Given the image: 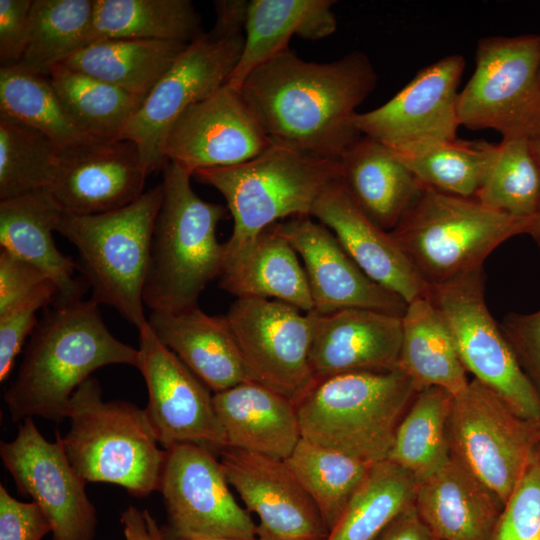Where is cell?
Segmentation results:
<instances>
[{"label":"cell","instance_id":"cell-18","mask_svg":"<svg viewBox=\"0 0 540 540\" xmlns=\"http://www.w3.org/2000/svg\"><path fill=\"white\" fill-rule=\"evenodd\" d=\"M271 144L240 90L226 84L181 114L168 134L164 156L193 175L241 164Z\"/></svg>","mask_w":540,"mask_h":540},{"label":"cell","instance_id":"cell-33","mask_svg":"<svg viewBox=\"0 0 540 540\" xmlns=\"http://www.w3.org/2000/svg\"><path fill=\"white\" fill-rule=\"evenodd\" d=\"M203 35L201 17L189 0H94L89 43L101 39L191 43Z\"/></svg>","mask_w":540,"mask_h":540},{"label":"cell","instance_id":"cell-17","mask_svg":"<svg viewBox=\"0 0 540 540\" xmlns=\"http://www.w3.org/2000/svg\"><path fill=\"white\" fill-rule=\"evenodd\" d=\"M139 364L147 387L145 410L163 449L195 443L220 451L227 446L211 390L165 346L149 323L139 330Z\"/></svg>","mask_w":540,"mask_h":540},{"label":"cell","instance_id":"cell-1","mask_svg":"<svg viewBox=\"0 0 540 540\" xmlns=\"http://www.w3.org/2000/svg\"><path fill=\"white\" fill-rule=\"evenodd\" d=\"M376 84L363 52L319 63L288 48L253 70L239 90L272 143L339 160L361 136L356 108Z\"/></svg>","mask_w":540,"mask_h":540},{"label":"cell","instance_id":"cell-50","mask_svg":"<svg viewBox=\"0 0 540 540\" xmlns=\"http://www.w3.org/2000/svg\"><path fill=\"white\" fill-rule=\"evenodd\" d=\"M375 540H435L415 504L394 519Z\"/></svg>","mask_w":540,"mask_h":540},{"label":"cell","instance_id":"cell-47","mask_svg":"<svg viewBox=\"0 0 540 540\" xmlns=\"http://www.w3.org/2000/svg\"><path fill=\"white\" fill-rule=\"evenodd\" d=\"M31 0H0L1 67L17 66L29 39Z\"/></svg>","mask_w":540,"mask_h":540},{"label":"cell","instance_id":"cell-8","mask_svg":"<svg viewBox=\"0 0 540 540\" xmlns=\"http://www.w3.org/2000/svg\"><path fill=\"white\" fill-rule=\"evenodd\" d=\"M162 187L131 204L95 215L62 214L56 232L79 253L81 270L96 303L116 309L138 330L148 323L143 290Z\"/></svg>","mask_w":540,"mask_h":540},{"label":"cell","instance_id":"cell-39","mask_svg":"<svg viewBox=\"0 0 540 540\" xmlns=\"http://www.w3.org/2000/svg\"><path fill=\"white\" fill-rule=\"evenodd\" d=\"M475 199L516 218H534L540 207V161L529 138H502Z\"/></svg>","mask_w":540,"mask_h":540},{"label":"cell","instance_id":"cell-28","mask_svg":"<svg viewBox=\"0 0 540 540\" xmlns=\"http://www.w3.org/2000/svg\"><path fill=\"white\" fill-rule=\"evenodd\" d=\"M339 161L342 183L352 200L388 232L398 225L424 188L389 148L363 135Z\"/></svg>","mask_w":540,"mask_h":540},{"label":"cell","instance_id":"cell-34","mask_svg":"<svg viewBox=\"0 0 540 540\" xmlns=\"http://www.w3.org/2000/svg\"><path fill=\"white\" fill-rule=\"evenodd\" d=\"M418 483L388 459L372 464L326 540H375L414 504Z\"/></svg>","mask_w":540,"mask_h":540},{"label":"cell","instance_id":"cell-26","mask_svg":"<svg viewBox=\"0 0 540 540\" xmlns=\"http://www.w3.org/2000/svg\"><path fill=\"white\" fill-rule=\"evenodd\" d=\"M226 447L285 460L301 439L295 402L248 380L213 393Z\"/></svg>","mask_w":540,"mask_h":540},{"label":"cell","instance_id":"cell-52","mask_svg":"<svg viewBox=\"0 0 540 540\" xmlns=\"http://www.w3.org/2000/svg\"><path fill=\"white\" fill-rule=\"evenodd\" d=\"M172 540H260V539L258 537L237 538V537H225V536H184V537H174Z\"/></svg>","mask_w":540,"mask_h":540},{"label":"cell","instance_id":"cell-16","mask_svg":"<svg viewBox=\"0 0 540 540\" xmlns=\"http://www.w3.org/2000/svg\"><path fill=\"white\" fill-rule=\"evenodd\" d=\"M159 491L174 537H257V524L237 503L207 446L181 443L166 449Z\"/></svg>","mask_w":540,"mask_h":540},{"label":"cell","instance_id":"cell-42","mask_svg":"<svg viewBox=\"0 0 540 540\" xmlns=\"http://www.w3.org/2000/svg\"><path fill=\"white\" fill-rule=\"evenodd\" d=\"M495 149L486 141L455 138L413 153H393L423 186L475 198Z\"/></svg>","mask_w":540,"mask_h":540},{"label":"cell","instance_id":"cell-53","mask_svg":"<svg viewBox=\"0 0 540 540\" xmlns=\"http://www.w3.org/2000/svg\"><path fill=\"white\" fill-rule=\"evenodd\" d=\"M529 235L532 236L536 244L538 245L540 249V207L538 209L537 214L535 215L533 219L532 226L529 230Z\"/></svg>","mask_w":540,"mask_h":540},{"label":"cell","instance_id":"cell-32","mask_svg":"<svg viewBox=\"0 0 540 540\" xmlns=\"http://www.w3.org/2000/svg\"><path fill=\"white\" fill-rule=\"evenodd\" d=\"M188 44L146 39H101L82 47L62 64L143 101Z\"/></svg>","mask_w":540,"mask_h":540},{"label":"cell","instance_id":"cell-51","mask_svg":"<svg viewBox=\"0 0 540 540\" xmlns=\"http://www.w3.org/2000/svg\"><path fill=\"white\" fill-rule=\"evenodd\" d=\"M123 540H166L157 522L147 510L130 506L121 513Z\"/></svg>","mask_w":540,"mask_h":540},{"label":"cell","instance_id":"cell-40","mask_svg":"<svg viewBox=\"0 0 540 540\" xmlns=\"http://www.w3.org/2000/svg\"><path fill=\"white\" fill-rule=\"evenodd\" d=\"M0 112L45 134L61 148L95 141L74 123L48 76L0 69Z\"/></svg>","mask_w":540,"mask_h":540},{"label":"cell","instance_id":"cell-10","mask_svg":"<svg viewBox=\"0 0 540 540\" xmlns=\"http://www.w3.org/2000/svg\"><path fill=\"white\" fill-rule=\"evenodd\" d=\"M451 455L504 504L540 447V425L519 417L473 378L453 397L448 419Z\"/></svg>","mask_w":540,"mask_h":540},{"label":"cell","instance_id":"cell-35","mask_svg":"<svg viewBox=\"0 0 540 540\" xmlns=\"http://www.w3.org/2000/svg\"><path fill=\"white\" fill-rule=\"evenodd\" d=\"M453 395L439 387L419 390L402 417L388 460L423 481L451 457L448 419Z\"/></svg>","mask_w":540,"mask_h":540},{"label":"cell","instance_id":"cell-45","mask_svg":"<svg viewBox=\"0 0 540 540\" xmlns=\"http://www.w3.org/2000/svg\"><path fill=\"white\" fill-rule=\"evenodd\" d=\"M499 325L540 395V310L530 314L509 313Z\"/></svg>","mask_w":540,"mask_h":540},{"label":"cell","instance_id":"cell-25","mask_svg":"<svg viewBox=\"0 0 540 540\" xmlns=\"http://www.w3.org/2000/svg\"><path fill=\"white\" fill-rule=\"evenodd\" d=\"M414 504L435 540H490L504 505L453 455L418 483Z\"/></svg>","mask_w":540,"mask_h":540},{"label":"cell","instance_id":"cell-14","mask_svg":"<svg viewBox=\"0 0 540 540\" xmlns=\"http://www.w3.org/2000/svg\"><path fill=\"white\" fill-rule=\"evenodd\" d=\"M465 59L452 54L420 69L383 105L357 113L354 126L395 154H408L457 138L459 85Z\"/></svg>","mask_w":540,"mask_h":540},{"label":"cell","instance_id":"cell-15","mask_svg":"<svg viewBox=\"0 0 540 540\" xmlns=\"http://www.w3.org/2000/svg\"><path fill=\"white\" fill-rule=\"evenodd\" d=\"M0 457L19 492L29 495L51 525L52 540H94L97 517L86 482L72 467L57 433L42 436L33 418L20 422L16 437L1 441Z\"/></svg>","mask_w":540,"mask_h":540},{"label":"cell","instance_id":"cell-23","mask_svg":"<svg viewBox=\"0 0 540 540\" xmlns=\"http://www.w3.org/2000/svg\"><path fill=\"white\" fill-rule=\"evenodd\" d=\"M311 217L332 231L351 259L373 281L407 304L427 297L430 286L392 234L376 225L356 205L342 179L319 197Z\"/></svg>","mask_w":540,"mask_h":540},{"label":"cell","instance_id":"cell-30","mask_svg":"<svg viewBox=\"0 0 540 540\" xmlns=\"http://www.w3.org/2000/svg\"><path fill=\"white\" fill-rule=\"evenodd\" d=\"M332 0H250L244 45L227 85L240 89L257 67L284 50L293 36L319 40L333 34L337 20Z\"/></svg>","mask_w":540,"mask_h":540},{"label":"cell","instance_id":"cell-54","mask_svg":"<svg viewBox=\"0 0 540 540\" xmlns=\"http://www.w3.org/2000/svg\"><path fill=\"white\" fill-rule=\"evenodd\" d=\"M533 150L540 161V133L533 139H531Z\"/></svg>","mask_w":540,"mask_h":540},{"label":"cell","instance_id":"cell-37","mask_svg":"<svg viewBox=\"0 0 540 540\" xmlns=\"http://www.w3.org/2000/svg\"><path fill=\"white\" fill-rule=\"evenodd\" d=\"M48 77L74 123L96 140L118 139L142 103L126 91L62 63Z\"/></svg>","mask_w":540,"mask_h":540},{"label":"cell","instance_id":"cell-24","mask_svg":"<svg viewBox=\"0 0 540 540\" xmlns=\"http://www.w3.org/2000/svg\"><path fill=\"white\" fill-rule=\"evenodd\" d=\"M219 285L236 298L275 299L313 311L304 267L278 223L238 246L225 245Z\"/></svg>","mask_w":540,"mask_h":540},{"label":"cell","instance_id":"cell-36","mask_svg":"<svg viewBox=\"0 0 540 540\" xmlns=\"http://www.w3.org/2000/svg\"><path fill=\"white\" fill-rule=\"evenodd\" d=\"M93 15L94 0H33L28 45L17 67L48 76L89 43Z\"/></svg>","mask_w":540,"mask_h":540},{"label":"cell","instance_id":"cell-9","mask_svg":"<svg viewBox=\"0 0 540 540\" xmlns=\"http://www.w3.org/2000/svg\"><path fill=\"white\" fill-rule=\"evenodd\" d=\"M475 70L458 97L460 126L493 129L502 138L540 133V35L478 41Z\"/></svg>","mask_w":540,"mask_h":540},{"label":"cell","instance_id":"cell-49","mask_svg":"<svg viewBox=\"0 0 540 540\" xmlns=\"http://www.w3.org/2000/svg\"><path fill=\"white\" fill-rule=\"evenodd\" d=\"M249 1L219 0L214 2L216 21L208 34L213 39H223L244 34Z\"/></svg>","mask_w":540,"mask_h":540},{"label":"cell","instance_id":"cell-48","mask_svg":"<svg viewBox=\"0 0 540 540\" xmlns=\"http://www.w3.org/2000/svg\"><path fill=\"white\" fill-rule=\"evenodd\" d=\"M46 281L51 280L41 269L1 249L0 313L26 297Z\"/></svg>","mask_w":540,"mask_h":540},{"label":"cell","instance_id":"cell-41","mask_svg":"<svg viewBox=\"0 0 540 540\" xmlns=\"http://www.w3.org/2000/svg\"><path fill=\"white\" fill-rule=\"evenodd\" d=\"M60 150L42 132L0 112V199L47 190Z\"/></svg>","mask_w":540,"mask_h":540},{"label":"cell","instance_id":"cell-5","mask_svg":"<svg viewBox=\"0 0 540 540\" xmlns=\"http://www.w3.org/2000/svg\"><path fill=\"white\" fill-rule=\"evenodd\" d=\"M71 426L62 437L66 455L87 482L118 485L135 497L159 491L166 450L145 410L122 400L104 401L90 376L71 397Z\"/></svg>","mask_w":540,"mask_h":540},{"label":"cell","instance_id":"cell-21","mask_svg":"<svg viewBox=\"0 0 540 540\" xmlns=\"http://www.w3.org/2000/svg\"><path fill=\"white\" fill-rule=\"evenodd\" d=\"M278 224L302 259L314 312L361 308L403 317L407 303L369 278L326 226L311 216Z\"/></svg>","mask_w":540,"mask_h":540},{"label":"cell","instance_id":"cell-19","mask_svg":"<svg viewBox=\"0 0 540 540\" xmlns=\"http://www.w3.org/2000/svg\"><path fill=\"white\" fill-rule=\"evenodd\" d=\"M219 455L229 485L258 518L260 540H326L317 506L284 460L230 447Z\"/></svg>","mask_w":540,"mask_h":540},{"label":"cell","instance_id":"cell-12","mask_svg":"<svg viewBox=\"0 0 540 540\" xmlns=\"http://www.w3.org/2000/svg\"><path fill=\"white\" fill-rule=\"evenodd\" d=\"M243 45L244 34L223 39L204 34L189 43L132 114L118 139L135 144L148 174L168 163L165 143L181 114L227 84Z\"/></svg>","mask_w":540,"mask_h":540},{"label":"cell","instance_id":"cell-20","mask_svg":"<svg viewBox=\"0 0 540 540\" xmlns=\"http://www.w3.org/2000/svg\"><path fill=\"white\" fill-rule=\"evenodd\" d=\"M148 175L133 142L95 140L61 148L47 191L64 214L95 215L137 200Z\"/></svg>","mask_w":540,"mask_h":540},{"label":"cell","instance_id":"cell-11","mask_svg":"<svg viewBox=\"0 0 540 540\" xmlns=\"http://www.w3.org/2000/svg\"><path fill=\"white\" fill-rule=\"evenodd\" d=\"M427 298L447 322L466 371L519 417L540 425V395L488 310L483 270L430 286Z\"/></svg>","mask_w":540,"mask_h":540},{"label":"cell","instance_id":"cell-7","mask_svg":"<svg viewBox=\"0 0 540 540\" xmlns=\"http://www.w3.org/2000/svg\"><path fill=\"white\" fill-rule=\"evenodd\" d=\"M192 177L223 195L233 218L225 245L235 247L279 220L311 216L319 197L341 180V165L272 143L251 160L198 170Z\"/></svg>","mask_w":540,"mask_h":540},{"label":"cell","instance_id":"cell-43","mask_svg":"<svg viewBox=\"0 0 540 540\" xmlns=\"http://www.w3.org/2000/svg\"><path fill=\"white\" fill-rule=\"evenodd\" d=\"M490 540H540L538 453L504 503Z\"/></svg>","mask_w":540,"mask_h":540},{"label":"cell","instance_id":"cell-55","mask_svg":"<svg viewBox=\"0 0 540 540\" xmlns=\"http://www.w3.org/2000/svg\"><path fill=\"white\" fill-rule=\"evenodd\" d=\"M538 459H539V462H540V447L538 449Z\"/></svg>","mask_w":540,"mask_h":540},{"label":"cell","instance_id":"cell-31","mask_svg":"<svg viewBox=\"0 0 540 540\" xmlns=\"http://www.w3.org/2000/svg\"><path fill=\"white\" fill-rule=\"evenodd\" d=\"M398 369L412 379L417 391L439 387L455 396L469 383L452 332L427 297L407 304Z\"/></svg>","mask_w":540,"mask_h":540},{"label":"cell","instance_id":"cell-38","mask_svg":"<svg viewBox=\"0 0 540 540\" xmlns=\"http://www.w3.org/2000/svg\"><path fill=\"white\" fill-rule=\"evenodd\" d=\"M284 461L317 506L329 531L372 465L303 438Z\"/></svg>","mask_w":540,"mask_h":540},{"label":"cell","instance_id":"cell-22","mask_svg":"<svg viewBox=\"0 0 540 540\" xmlns=\"http://www.w3.org/2000/svg\"><path fill=\"white\" fill-rule=\"evenodd\" d=\"M311 315L309 362L315 379L398 369L402 317L361 308Z\"/></svg>","mask_w":540,"mask_h":540},{"label":"cell","instance_id":"cell-3","mask_svg":"<svg viewBox=\"0 0 540 540\" xmlns=\"http://www.w3.org/2000/svg\"><path fill=\"white\" fill-rule=\"evenodd\" d=\"M191 177L172 162L163 168L162 201L143 290L144 304L151 311L196 307L201 292L222 269L225 244L218 241L216 231L227 208L201 199Z\"/></svg>","mask_w":540,"mask_h":540},{"label":"cell","instance_id":"cell-4","mask_svg":"<svg viewBox=\"0 0 540 540\" xmlns=\"http://www.w3.org/2000/svg\"><path fill=\"white\" fill-rule=\"evenodd\" d=\"M417 392L400 369L314 379L295 402L301 438L369 464L386 460Z\"/></svg>","mask_w":540,"mask_h":540},{"label":"cell","instance_id":"cell-27","mask_svg":"<svg viewBox=\"0 0 540 540\" xmlns=\"http://www.w3.org/2000/svg\"><path fill=\"white\" fill-rule=\"evenodd\" d=\"M148 323L213 393L250 380L225 316L208 315L196 306L180 312L151 311Z\"/></svg>","mask_w":540,"mask_h":540},{"label":"cell","instance_id":"cell-6","mask_svg":"<svg viewBox=\"0 0 540 540\" xmlns=\"http://www.w3.org/2000/svg\"><path fill=\"white\" fill-rule=\"evenodd\" d=\"M533 219L424 186L390 233L425 282L434 286L482 269L501 243L528 234Z\"/></svg>","mask_w":540,"mask_h":540},{"label":"cell","instance_id":"cell-2","mask_svg":"<svg viewBox=\"0 0 540 540\" xmlns=\"http://www.w3.org/2000/svg\"><path fill=\"white\" fill-rule=\"evenodd\" d=\"M52 305L38 321L18 374L4 393L14 422L34 416L61 422L72 395L92 372L139 364L138 349L113 336L93 299Z\"/></svg>","mask_w":540,"mask_h":540},{"label":"cell","instance_id":"cell-13","mask_svg":"<svg viewBox=\"0 0 540 540\" xmlns=\"http://www.w3.org/2000/svg\"><path fill=\"white\" fill-rule=\"evenodd\" d=\"M250 380L296 402L312 385V315L267 298H236L224 315Z\"/></svg>","mask_w":540,"mask_h":540},{"label":"cell","instance_id":"cell-29","mask_svg":"<svg viewBox=\"0 0 540 540\" xmlns=\"http://www.w3.org/2000/svg\"><path fill=\"white\" fill-rule=\"evenodd\" d=\"M62 214L47 190L0 201L1 249L49 277L58 291L54 303L72 302L83 295L82 286L73 278L78 264L63 255L53 239Z\"/></svg>","mask_w":540,"mask_h":540},{"label":"cell","instance_id":"cell-46","mask_svg":"<svg viewBox=\"0 0 540 540\" xmlns=\"http://www.w3.org/2000/svg\"><path fill=\"white\" fill-rule=\"evenodd\" d=\"M51 525L34 502H21L0 485V540H41Z\"/></svg>","mask_w":540,"mask_h":540},{"label":"cell","instance_id":"cell-44","mask_svg":"<svg viewBox=\"0 0 540 540\" xmlns=\"http://www.w3.org/2000/svg\"><path fill=\"white\" fill-rule=\"evenodd\" d=\"M57 288L51 281L38 286L26 297L0 313V381L10 375L15 359L38 324L37 312L53 304Z\"/></svg>","mask_w":540,"mask_h":540}]
</instances>
